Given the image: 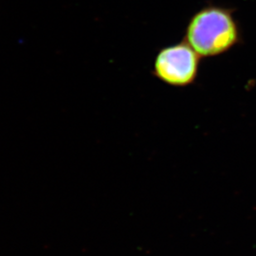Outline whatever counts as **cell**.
Here are the masks:
<instances>
[{
    "label": "cell",
    "mask_w": 256,
    "mask_h": 256,
    "mask_svg": "<svg viewBox=\"0 0 256 256\" xmlns=\"http://www.w3.org/2000/svg\"><path fill=\"white\" fill-rule=\"evenodd\" d=\"M184 40L200 58H213L240 44L242 30L230 8L209 4L192 16Z\"/></svg>",
    "instance_id": "obj_1"
},
{
    "label": "cell",
    "mask_w": 256,
    "mask_h": 256,
    "mask_svg": "<svg viewBox=\"0 0 256 256\" xmlns=\"http://www.w3.org/2000/svg\"><path fill=\"white\" fill-rule=\"evenodd\" d=\"M200 60L198 54L182 40L158 52L155 58L152 73L167 85L188 86L196 82Z\"/></svg>",
    "instance_id": "obj_2"
}]
</instances>
